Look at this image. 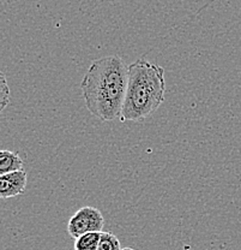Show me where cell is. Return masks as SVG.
Returning a JSON list of instances; mask_svg holds the SVG:
<instances>
[{
    "label": "cell",
    "instance_id": "cell-1",
    "mask_svg": "<svg viewBox=\"0 0 241 250\" xmlns=\"http://www.w3.org/2000/svg\"><path fill=\"white\" fill-rule=\"evenodd\" d=\"M129 82V65L119 56L93 62L80 83L83 99L90 113L101 122L121 116Z\"/></svg>",
    "mask_w": 241,
    "mask_h": 250
},
{
    "label": "cell",
    "instance_id": "cell-2",
    "mask_svg": "<svg viewBox=\"0 0 241 250\" xmlns=\"http://www.w3.org/2000/svg\"><path fill=\"white\" fill-rule=\"evenodd\" d=\"M165 69L138 59L129 65V82L120 119L142 122L157 111L165 100Z\"/></svg>",
    "mask_w": 241,
    "mask_h": 250
},
{
    "label": "cell",
    "instance_id": "cell-3",
    "mask_svg": "<svg viewBox=\"0 0 241 250\" xmlns=\"http://www.w3.org/2000/svg\"><path fill=\"white\" fill-rule=\"evenodd\" d=\"M105 219L102 213L94 207H83L77 210L67 224V232L72 238H78L85 233L102 232Z\"/></svg>",
    "mask_w": 241,
    "mask_h": 250
},
{
    "label": "cell",
    "instance_id": "cell-4",
    "mask_svg": "<svg viewBox=\"0 0 241 250\" xmlns=\"http://www.w3.org/2000/svg\"><path fill=\"white\" fill-rule=\"evenodd\" d=\"M27 183L28 176L24 170L2 174L0 176V197L10 199L22 195L25 191Z\"/></svg>",
    "mask_w": 241,
    "mask_h": 250
},
{
    "label": "cell",
    "instance_id": "cell-5",
    "mask_svg": "<svg viewBox=\"0 0 241 250\" xmlns=\"http://www.w3.org/2000/svg\"><path fill=\"white\" fill-rule=\"evenodd\" d=\"M20 170H24L23 160L17 153L11 152V150L0 152V176Z\"/></svg>",
    "mask_w": 241,
    "mask_h": 250
},
{
    "label": "cell",
    "instance_id": "cell-6",
    "mask_svg": "<svg viewBox=\"0 0 241 250\" xmlns=\"http://www.w3.org/2000/svg\"><path fill=\"white\" fill-rule=\"evenodd\" d=\"M101 232H90L78 237L74 241V250H97Z\"/></svg>",
    "mask_w": 241,
    "mask_h": 250
},
{
    "label": "cell",
    "instance_id": "cell-7",
    "mask_svg": "<svg viewBox=\"0 0 241 250\" xmlns=\"http://www.w3.org/2000/svg\"><path fill=\"white\" fill-rule=\"evenodd\" d=\"M120 241L115 234L102 231L101 232L100 242H98L97 250H121Z\"/></svg>",
    "mask_w": 241,
    "mask_h": 250
},
{
    "label": "cell",
    "instance_id": "cell-8",
    "mask_svg": "<svg viewBox=\"0 0 241 250\" xmlns=\"http://www.w3.org/2000/svg\"><path fill=\"white\" fill-rule=\"evenodd\" d=\"M10 103V88L5 75L0 74V111H4Z\"/></svg>",
    "mask_w": 241,
    "mask_h": 250
},
{
    "label": "cell",
    "instance_id": "cell-9",
    "mask_svg": "<svg viewBox=\"0 0 241 250\" xmlns=\"http://www.w3.org/2000/svg\"><path fill=\"white\" fill-rule=\"evenodd\" d=\"M121 250H134V249H132V248H124V249H121Z\"/></svg>",
    "mask_w": 241,
    "mask_h": 250
}]
</instances>
